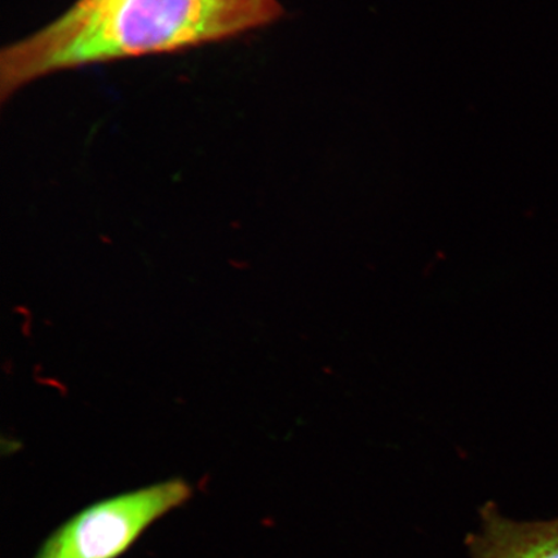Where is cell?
Wrapping results in <instances>:
<instances>
[{
	"instance_id": "6da1fadb",
	"label": "cell",
	"mask_w": 558,
	"mask_h": 558,
	"mask_svg": "<svg viewBox=\"0 0 558 558\" xmlns=\"http://www.w3.org/2000/svg\"><path fill=\"white\" fill-rule=\"evenodd\" d=\"M279 15L277 0H74L0 52V101L47 76L221 44Z\"/></svg>"
},
{
	"instance_id": "7a4b0ae2",
	"label": "cell",
	"mask_w": 558,
	"mask_h": 558,
	"mask_svg": "<svg viewBox=\"0 0 558 558\" xmlns=\"http://www.w3.org/2000/svg\"><path fill=\"white\" fill-rule=\"evenodd\" d=\"M191 497L185 481L170 480L101 500L56 530L34 558H118Z\"/></svg>"
},
{
	"instance_id": "3957f363",
	"label": "cell",
	"mask_w": 558,
	"mask_h": 558,
	"mask_svg": "<svg viewBox=\"0 0 558 558\" xmlns=\"http://www.w3.org/2000/svg\"><path fill=\"white\" fill-rule=\"evenodd\" d=\"M470 549L472 558H558V519L518 522L485 507Z\"/></svg>"
}]
</instances>
